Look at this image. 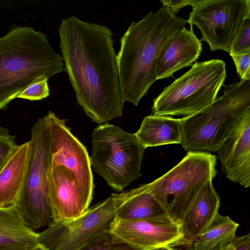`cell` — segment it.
<instances>
[{"label": "cell", "instance_id": "obj_11", "mask_svg": "<svg viewBox=\"0 0 250 250\" xmlns=\"http://www.w3.org/2000/svg\"><path fill=\"white\" fill-rule=\"evenodd\" d=\"M50 138L52 166H62L74 177L86 196L92 200L94 187L90 157L85 147L71 132L67 120L49 111L43 118Z\"/></svg>", "mask_w": 250, "mask_h": 250}, {"label": "cell", "instance_id": "obj_28", "mask_svg": "<svg viewBox=\"0 0 250 250\" xmlns=\"http://www.w3.org/2000/svg\"><path fill=\"white\" fill-rule=\"evenodd\" d=\"M233 243L234 250H250V233L243 236H236Z\"/></svg>", "mask_w": 250, "mask_h": 250}, {"label": "cell", "instance_id": "obj_25", "mask_svg": "<svg viewBox=\"0 0 250 250\" xmlns=\"http://www.w3.org/2000/svg\"><path fill=\"white\" fill-rule=\"evenodd\" d=\"M48 80L45 79L33 83L22 91L17 98L30 101L41 100L47 98L50 94Z\"/></svg>", "mask_w": 250, "mask_h": 250}, {"label": "cell", "instance_id": "obj_10", "mask_svg": "<svg viewBox=\"0 0 250 250\" xmlns=\"http://www.w3.org/2000/svg\"><path fill=\"white\" fill-rule=\"evenodd\" d=\"M115 218L111 195L72 219L54 222L39 233L46 250H78L97 235L109 231Z\"/></svg>", "mask_w": 250, "mask_h": 250}, {"label": "cell", "instance_id": "obj_4", "mask_svg": "<svg viewBox=\"0 0 250 250\" xmlns=\"http://www.w3.org/2000/svg\"><path fill=\"white\" fill-rule=\"evenodd\" d=\"M223 94L192 115L181 118V144L188 152H216L250 109V81L224 85Z\"/></svg>", "mask_w": 250, "mask_h": 250}, {"label": "cell", "instance_id": "obj_15", "mask_svg": "<svg viewBox=\"0 0 250 250\" xmlns=\"http://www.w3.org/2000/svg\"><path fill=\"white\" fill-rule=\"evenodd\" d=\"M202 43L192 28L185 27L173 34L166 42L158 57L157 80L169 77L180 69L192 64L200 56Z\"/></svg>", "mask_w": 250, "mask_h": 250}, {"label": "cell", "instance_id": "obj_21", "mask_svg": "<svg viewBox=\"0 0 250 250\" xmlns=\"http://www.w3.org/2000/svg\"><path fill=\"white\" fill-rule=\"evenodd\" d=\"M239 226L228 216L218 213L209 227L192 241L191 250H224L232 243Z\"/></svg>", "mask_w": 250, "mask_h": 250}, {"label": "cell", "instance_id": "obj_27", "mask_svg": "<svg viewBox=\"0 0 250 250\" xmlns=\"http://www.w3.org/2000/svg\"><path fill=\"white\" fill-rule=\"evenodd\" d=\"M196 0H161L163 7L167 8L170 13L175 16L179 11L185 6H192Z\"/></svg>", "mask_w": 250, "mask_h": 250}, {"label": "cell", "instance_id": "obj_2", "mask_svg": "<svg viewBox=\"0 0 250 250\" xmlns=\"http://www.w3.org/2000/svg\"><path fill=\"white\" fill-rule=\"evenodd\" d=\"M187 20L172 15L162 7L133 21L121 39L117 55L118 75L123 101L137 106L157 80L156 63L168 40L185 27Z\"/></svg>", "mask_w": 250, "mask_h": 250}, {"label": "cell", "instance_id": "obj_30", "mask_svg": "<svg viewBox=\"0 0 250 250\" xmlns=\"http://www.w3.org/2000/svg\"><path fill=\"white\" fill-rule=\"evenodd\" d=\"M46 250L43 247H42V245H40L39 247H37L36 248H33L31 250Z\"/></svg>", "mask_w": 250, "mask_h": 250}, {"label": "cell", "instance_id": "obj_24", "mask_svg": "<svg viewBox=\"0 0 250 250\" xmlns=\"http://www.w3.org/2000/svg\"><path fill=\"white\" fill-rule=\"evenodd\" d=\"M17 146L15 136L11 135L7 129L0 126V172Z\"/></svg>", "mask_w": 250, "mask_h": 250}, {"label": "cell", "instance_id": "obj_1", "mask_svg": "<svg viewBox=\"0 0 250 250\" xmlns=\"http://www.w3.org/2000/svg\"><path fill=\"white\" fill-rule=\"evenodd\" d=\"M59 33L64 69L85 115L99 124L121 116L124 101L111 31L72 16L62 20Z\"/></svg>", "mask_w": 250, "mask_h": 250}, {"label": "cell", "instance_id": "obj_12", "mask_svg": "<svg viewBox=\"0 0 250 250\" xmlns=\"http://www.w3.org/2000/svg\"><path fill=\"white\" fill-rule=\"evenodd\" d=\"M109 233L115 242L139 250H154L166 247L185 246L181 226L171 218L124 220L115 218Z\"/></svg>", "mask_w": 250, "mask_h": 250}, {"label": "cell", "instance_id": "obj_5", "mask_svg": "<svg viewBox=\"0 0 250 250\" xmlns=\"http://www.w3.org/2000/svg\"><path fill=\"white\" fill-rule=\"evenodd\" d=\"M146 147L135 133L106 123L92 133L91 167L113 190L121 192L141 177Z\"/></svg>", "mask_w": 250, "mask_h": 250}, {"label": "cell", "instance_id": "obj_16", "mask_svg": "<svg viewBox=\"0 0 250 250\" xmlns=\"http://www.w3.org/2000/svg\"><path fill=\"white\" fill-rule=\"evenodd\" d=\"M111 195L115 217L119 219L139 220L171 218L146 184L120 193H113Z\"/></svg>", "mask_w": 250, "mask_h": 250}, {"label": "cell", "instance_id": "obj_17", "mask_svg": "<svg viewBox=\"0 0 250 250\" xmlns=\"http://www.w3.org/2000/svg\"><path fill=\"white\" fill-rule=\"evenodd\" d=\"M220 206V198L209 180L195 197L181 225L185 239L192 242L206 230L219 213Z\"/></svg>", "mask_w": 250, "mask_h": 250}, {"label": "cell", "instance_id": "obj_22", "mask_svg": "<svg viewBox=\"0 0 250 250\" xmlns=\"http://www.w3.org/2000/svg\"><path fill=\"white\" fill-rule=\"evenodd\" d=\"M78 250H139L126 244L115 242L109 231L101 233Z\"/></svg>", "mask_w": 250, "mask_h": 250}, {"label": "cell", "instance_id": "obj_26", "mask_svg": "<svg viewBox=\"0 0 250 250\" xmlns=\"http://www.w3.org/2000/svg\"><path fill=\"white\" fill-rule=\"evenodd\" d=\"M236 66L237 72L241 80L250 81V52L229 54Z\"/></svg>", "mask_w": 250, "mask_h": 250}, {"label": "cell", "instance_id": "obj_20", "mask_svg": "<svg viewBox=\"0 0 250 250\" xmlns=\"http://www.w3.org/2000/svg\"><path fill=\"white\" fill-rule=\"evenodd\" d=\"M181 119L155 115L145 117L135 133L146 148L181 144Z\"/></svg>", "mask_w": 250, "mask_h": 250}, {"label": "cell", "instance_id": "obj_7", "mask_svg": "<svg viewBox=\"0 0 250 250\" xmlns=\"http://www.w3.org/2000/svg\"><path fill=\"white\" fill-rule=\"evenodd\" d=\"M216 156L209 152H188L164 175L146 184L169 216L181 226L195 197L216 175Z\"/></svg>", "mask_w": 250, "mask_h": 250}, {"label": "cell", "instance_id": "obj_3", "mask_svg": "<svg viewBox=\"0 0 250 250\" xmlns=\"http://www.w3.org/2000/svg\"><path fill=\"white\" fill-rule=\"evenodd\" d=\"M63 70L62 56L45 34L31 27L12 28L0 37V110L30 85Z\"/></svg>", "mask_w": 250, "mask_h": 250}, {"label": "cell", "instance_id": "obj_31", "mask_svg": "<svg viewBox=\"0 0 250 250\" xmlns=\"http://www.w3.org/2000/svg\"><path fill=\"white\" fill-rule=\"evenodd\" d=\"M224 250H234V247L233 242L230 245Z\"/></svg>", "mask_w": 250, "mask_h": 250}, {"label": "cell", "instance_id": "obj_9", "mask_svg": "<svg viewBox=\"0 0 250 250\" xmlns=\"http://www.w3.org/2000/svg\"><path fill=\"white\" fill-rule=\"evenodd\" d=\"M187 23L201 31V42L210 50L230 51L244 20L250 17V0H196Z\"/></svg>", "mask_w": 250, "mask_h": 250}, {"label": "cell", "instance_id": "obj_18", "mask_svg": "<svg viewBox=\"0 0 250 250\" xmlns=\"http://www.w3.org/2000/svg\"><path fill=\"white\" fill-rule=\"evenodd\" d=\"M30 142L17 146L0 172V208L15 207L24 182Z\"/></svg>", "mask_w": 250, "mask_h": 250}, {"label": "cell", "instance_id": "obj_13", "mask_svg": "<svg viewBox=\"0 0 250 250\" xmlns=\"http://www.w3.org/2000/svg\"><path fill=\"white\" fill-rule=\"evenodd\" d=\"M48 178L54 222L76 218L89 208L92 200L67 169L50 164Z\"/></svg>", "mask_w": 250, "mask_h": 250}, {"label": "cell", "instance_id": "obj_23", "mask_svg": "<svg viewBox=\"0 0 250 250\" xmlns=\"http://www.w3.org/2000/svg\"><path fill=\"white\" fill-rule=\"evenodd\" d=\"M250 52V17L246 18L235 36L229 54Z\"/></svg>", "mask_w": 250, "mask_h": 250}, {"label": "cell", "instance_id": "obj_29", "mask_svg": "<svg viewBox=\"0 0 250 250\" xmlns=\"http://www.w3.org/2000/svg\"><path fill=\"white\" fill-rule=\"evenodd\" d=\"M178 246L175 247H172V246H169V247H163L161 248H159L158 249L154 250H183L181 249H179L177 248Z\"/></svg>", "mask_w": 250, "mask_h": 250}, {"label": "cell", "instance_id": "obj_8", "mask_svg": "<svg viewBox=\"0 0 250 250\" xmlns=\"http://www.w3.org/2000/svg\"><path fill=\"white\" fill-rule=\"evenodd\" d=\"M28 166L15 207L33 230L54 223L48 178L51 162L50 138L43 118L31 129Z\"/></svg>", "mask_w": 250, "mask_h": 250}, {"label": "cell", "instance_id": "obj_6", "mask_svg": "<svg viewBox=\"0 0 250 250\" xmlns=\"http://www.w3.org/2000/svg\"><path fill=\"white\" fill-rule=\"evenodd\" d=\"M227 77L223 60L196 62L153 100V115H192L215 100Z\"/></svg>", "mask_w": 250, "mask_h": 250}, {"label": "cell", "instance_id": "obj_14", "mask_svg": "<svg viewBox=\"0 0 250 250\" xmlns=\"http://www.w3.org/2000/svg\"><path fill=\"white\" fill-rule=\"evenodd\" d=\"M222 172L232 182L250 186V109L243 115L232 135L216 151Z\"/></svg>", "mask_w": 250, "mask_h": 250}, {"label": "cell", "instance_id": "obj_19", "mask_svg": "<svg viewBox=\"0 0 250 250\" xmlns=\"http://www.w3.org/2000/svg\"><path fill=\"white\" fill-rule=\"evenodd\" d=\"M40 245L39 233L16 207L0 208V250H29Z\"/></svg>", "mask_w": 250, "mask_h": 250}]
</instances>
